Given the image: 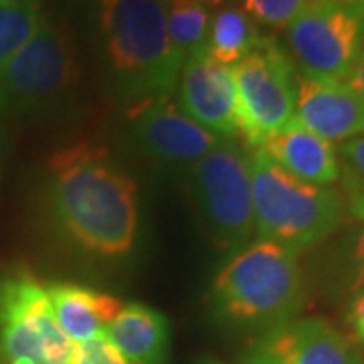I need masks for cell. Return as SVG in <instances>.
<instances>
[{"label": "cell", "mask_w": 364, "mask_h": 364, "mask_svg": "<svg viewBox=\"0 0 364 364\" xmlns=\"http://www.w3.org/2000/svg\"><path fill=\"white\" fill-rule=\"evenodd\" d=\"M49 205L67 239L97 257H124L138 235V188L102 148L77 144L49 162Z\"/></svg>", "instance_id": "obj_1"}, {"label": "cell", "mask_w": 364, "mask_h": 364, "mask_svg": "<svg viewBox=\"0 0 364 364\" xmlns=\"http://www.w3.org/2000/svg\"><path fill=\"white\" fill-rule=\"evenodd\" d=\"M93 21L117 91L140 102L172 93L184 59L170 41L162 0H95Z\"/></svg>", "instance_id": "obj_2"}, {"label": "cell", "mask_w": 364, "mask_h": 364, "mask_svg": "<svg viewBox=\"0 0 364 364\" xmlns=\"http://www.w3.org/2000/svg\"><path fill=\"white\" fill-rule=\"evenodd\" d=\"M304 304L299 253L272 241L241 249L210 287V310L235 328H267L294 320Z\"/></svg>", "instance_id": "obj_3"}, {"label": "cell", "mask_w": 364, "mask_h": 364, "mask_svg": "<svg viewBox=\"0 0 364 364\" xmlns=\"http://www.w3.org/2000/svg\"><path fill=\"white\" fill-rule=\"evenodd\" d=\"M249 170L257 241H272L299 253L322 243L340 227L344 200L336 191L294 178L263 148L253 150Z\"/></svg>", "instance_id": "obj_4"}, {"label": "cell", "mask_w": 364, "mask_h": 364, "mask_svg": "<svg viewBox=\"0 0 364 364\" xmlns=\"http://www.w3.org/2000/svg\"><path fill=\"white\" fill-rule=\"evenodd\" d=\"M79 79L77 43L63 18L43 16L25 45L0 65V114L35 112L63 97Z\"/></svg>", "instance_id": "obj_5"}, {"label": "cell", "mask_w": 364, "mask_h": 364, "mask_svg": "<svg viewBox=\"0 0 364 364\" xmlns=\"http://www.w3.org/2000/svg\"><path fill=\"white\" fill-rule=\"evenodd\" d=\"M188 191L198 221L217 247L241 251L247 245L255 233L251 170L239 144L223 140L191 166Z\"/></svg>", "instance_id": "obj_6"}, {"label": "cell", "mask_w": 364, "mask_h": 364, "mask_svg": "<svg viewBox=\"0 0 364 364\" xmlns=\"http://www.w3.org/2000/svg\"><path fill=\"white\" fill-rule=\"evenodd\" d=\"M237 95V134L263 148L296 116V65L272 37L231 67Z\"/></svg>", "instance_id": "obj_7"}, {"label": "cell", "mask_w": 364, "mask_h": 364, "mask_svg": "<svg viewBox=\"0 0 364 364\" xmlns=\"http://www.w3.org/2000/svg\"><path fill=\"white\" fill-rule=\"evenodd\" d=\"M75 344L53 314L47 286L28 273L0 282V356L4 364H69Z\"/></svg>", "instance_id": "obj_8"}, {"label": "cell", "mask_w": 364, "mask_h": 364, "mask_svg": "<svg viewBox=\"0 0 364 364\" xmlns=\"http://www.w3.org/2000/svg\"><path fill=\"white\" fill-rule=\"evenodd\" d=\"M287 55L298 73L348 81L364 45V13L312 0L286 26Z\"/></svg>", "instance_id": "obj_9"}, {"label": "cell", "mask_w": 364, "mask_h": 364, "mask_svg": "<svg viewBox=\"0 0 364 364\" xmlns=\"http://www.w3.org/2000/svg\"><path fill=\"white\" fill-rule=\"evenodd\" d=\"M132 132L146 154L172 166H195L223 142L186 116L168 95L152 97L134 107Z\"/></svg>", "instance_id": "obj_10"}, {"label": "cell", "mask_w": 364, "mask_h": 364, "mask_svg": "<svg viewBox=\"0 0 364 364\" xmlns=\"http://www.w3.org/2000/svg\"><path fill=\"white\" fill-rule=\"evenodd\" d=\"M178 107L223 140L237 136V95L231 67L217 63L203 47L184 57Z\"/></svg>", "instance_id": "obj_11"}, {"label": "cell", "mask_w": 364, "mask_h": 364, "mask_svg": "<svg viewBox=\"0 0 364 364\" xmlns=\"http://www.w3.org/2000/svg\"><path fill=\"white\" fill-rule=\"evenodd\" d=\"M241 364H358V354L324 318H301L275 326Z\"/></svg>", "instance_id": "obj_12"}, {"label": "cell", "mask_w": 364, "mask_h": 364, "mask_svg": "<svg viewBox=\"0 0 364 364\" xmlns=\"http://www.w3.org/2000/svg\"><path fill=\"white\" fill-rule=\"evenodd\" d=\"M294 117L330 144L364 134V102L348 81L296 73Z\"/></svg>", "instance_id": "obj_13"}, {"label": "cell", "mask_w": 364, "mask_h": 364, "mask_svg": "<svg viewBox=\"0 0 364 364\" xmlns=\"http://www.w3.org/2000/svg\"><path fill=\"white\" fill-rule=\"evenodd\" d=\"M263 150L279 168L301 182L330 186L340 178L338 152L334 144L304 128L296 117L267 140Z\"/></svg>", "instance_id": "obj_14"}, {"label": "cell", "mask_w": 364, "mask_h": 364, "mask_svg": "<svg viewBox=\"0 0 364 364\" xmlns=\"http://www.w3.org/2000/svg\"><path fill=\"white\" fill-rule=\"evenodd\" d=\"M47 294L57 324L75 344L104 336L107 324L124 308V301L116 296L71 282L49 284Z\"/></svg>", "instance_id": "obj_15"}, {"label": "cell", "mask_w": 364, "mask_h": 364, "mask_svg": "<svg viewBox=\"0 0 364 364\" xmlns=\"http://www.w3.org/2000/svg\"><path fill=\"white\" fill-rule=\"evenodd\" d=\"M104 338L132 364H164L168 356L170 326L166 316L144 304H124L107 324Z\"/></svg>", "instance_id": "obj_16"}, {"label": "cell", "mask_w": 364, "mask_h": 364, "mask_svg": "<svg viewBox=\"0 0 364 364\" xmlns=\"http://www.w3.org/2000/svg\"><path fill=\"white\" fill-rule=\"evenodd\" d=\"M263 37L265 35H261L259 26L241 6L229 4L210 16L205 49L217 63L233 67L253 51Z\"/></svg>", "instance_id": "obj_17"}, {"label": "cell", "mask_w": 364, "mask_h": 364, "mask_svg": "<svg viewBox=\"0 0 364 364\" xmlns=\"http://www.w3.org/2000/svg\"><path fill=\"white\" fill-rule=\"evenodd\" d=\"M170 41L182 59L205 45L210 14L200 0H162Z\"/></svg>", "instance_id": "obj_18"}, {"label": "cell", "mask_w": 364, "mask_h": 364, "mask_svg": "<svg viewBox=\"0 0 364 364\" xmlns=\"http://www.w3.org/2000/svg\"><path fill=\"white\" fill-rule=\"evenodd\" d=\"M41 21H43V13L39 4H25V6L0 4V65L33 37Z\"/></svg>", "instance_id": "obj_19"}, {"label": "cell", "mask_w": 364, "mask_h": 364, "mask_svg": "<svg viewBox=\"0 0 364 364\" xmlns=\"http://www.w3.org/2000/svg\"><path fill=\"white\" fill-rule=\"evenodd\" d=\"M312 0H243V11L253 23L269 28H286Z\"/></svg>", "instance_id": "obj_20"}, {"label": "cell", "mask_w": 364, "mask_h": 364, "mask_svg": "<svg viewBox=\"0 0 364 364\" xmlns=\"http://www.w3.org/2000/svg\"><path fill=\"white\" fill-rule=\"evenodd\" d=\"M336 152L346 196L364 195V134L342 142Z\"/></svg>", "instance_id": "obj_21"}, {"label": "cell", "mask_w": 364, "mask_h": 364, "mask_svg": "<svg viewBox=\"0 0 364 364\" xmlns=\"http://www.w3.org/2000/svg\"><path fill=\"white\" fill-rule=\"evenodd\" d=\"M69 364H132L122 352L114 348L104 336L79 342L73 348Z\"/></svg>", "instance_id": "obj_22"}, {"label": "cell", "mask_w": 364, "mask_h": 364, "mask_svg": "<svg viewBox=\"0 0 364 364\" xmlns=\"http://www.w3.org/2000/svg\"><path fill=\"white\" fill-rule=\"evenodd\" d=\"M344 284L348 291L364 286V227L352 233L348 247L344 249Z\"/></svg>", "instance_id": "obj_23"}, {"label": "cell", "mask_w": 364, "mask_h": 364, "mask_svg": "<svg viewBox=\"0 0 364 364\" xmlns=\"http://www.w3.org/2000/svg\"><path fill=\"white\" fill-rule=\"evenodd\" d=\"M348 324L356 340L364 344V286L352 291L350 308H348Z\"/></svg>", "instance_id": "obj_24"}, {"label": "cell", "mask_w": 364, "mask_h": 364, "mask_svg": "<svg viewBox=\"0 0 364 364\" xmlns=\"http://www.w3.org/2000/svg\"><path fill=\"white\" fill-rule=\"evenodd\" d=\"M348 83L356 90V93L363 97L364 102V45L363 51L358 55V61H356V65H354V71H352L350 79H348Z\"/></svg>", "instance_id": "obj_25"}, {"label": "cell", "mask_w": 364, "mask_h": 364, "mask_svg": "<svg viewBox=\"0 0 364 364\" xmlns=\"http://www.w3.org/2000/svg\"><path fill=\"white\" fill-rule=\"evenodd\" d=\"M348 213L356 221L364 223V195L348 196Z\"/></svg>", "instance_id": "obj_26"}, {"label": "cell", "mask_w": 364, "mask_h": 364, "mask_svg": "<svg viewBox=\"0 0 364 364\" xmlns=\"http://www.w3.org/2000/svg\"><path fill=\"white\" fill-rule=\"evenodd\" d=\"M316 2H326V4L344 6V9H354V11L364 13V0H316Z\"/></svg>", "instance_id": "obj_27"}, {"label": "cell", "mask_w": 364, "mask_h": 364, "mask_svg": "<svg viewBox=\"0 0 364 364\" xmlns=\"http://www.w3.org/2000/svg\"><path fill=\"white\" fill-rule=\"evenodd\" d=\"M207 9H223V6H229V4H235L237 0H200Z\"/></svg>", "instance_id": "obj_28"}, {"label": "cell", "mask_w": 364, "mask_h": 364, "mask_svg": "<svg viewBox=\"0 0 364 364\" xmlns=\"http://www.w3.org/2000/svg\"><path fill=\"white\" fill-rule=\"evenodd\" d=\"M4 6H25V4H39V0H0Z\"/></svg>", "instance_id": "obj_29"}, {"label": "cell", "mask_w": 364, "mask_h": 364, "mask_svg": "<svg viewBox=\"0 0 364 364\" xmlns=\"http://www.w3.org/2000/svg\"><path fill=\"white\" fill-rule=\"evenodd\" d=\"M198 364H223V363H219V360H213V358H208V360H203V363H198Z\"/></svg>", "instance_id": "obj_30"}]
</instances>
